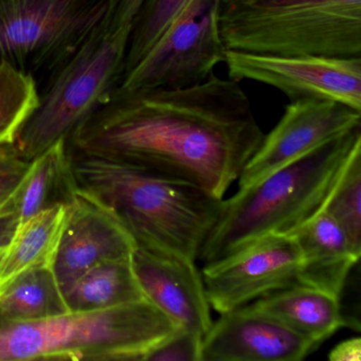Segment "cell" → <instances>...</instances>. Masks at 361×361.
Segmentation results:
<instances>
[{
  "label": "cell",
  "instance_id": "6da1fadb",
  "mask_svg": "<svg viewBox=\"0 0 361 361\" xmlns=\"http://www.w3.org/2000/svg\"><path fill=\"white\" fill-rule=\"evenodd\" d=\"M264 136L240 82L212 73L189 87H118L67 142L78 155L185 181L224 200Z\"/></svg>",
  "mask_w": 361,
  "mask_h": 361
},
{
  "label": "cell",
  "instance_id": "7a4b0ae2",
  "mask_svg": "<svg viewBox=\"0 0 361 361\" xmlns=\"http://www.w3.org/2000/svg\"><path fill=\"white\" fill-rule=\"evenodd\" d=\"M71 175L73 189L113 213L138 248L185 261H197L223 204L192 183L71 151Z\"/></svg>",
  "mask_w": 361,
  "mask_h": 361
},
{
  "label": "cell",
  "instance_id": "3957f363",
  "mask_svg": "<svg viewBox=\"0 0 361 361\" xmlns=\"http://www.w3.org/2000/svg\"><path fill=\"white\" fill-rule=\"evenodd\" d=\"M359 142L361 128L321 145L223 200L221 213L198 259L204 265L216 263L266 236L293 233L320 212Z\"/></svg>",
  "mask_w": 361,
  "mask_h": 361
},
{
  "label": "cell",
  "instance_id": "277c9868",
  "mask_svg": "<svg viewBox=\"0 0 361 361\" xmlns=\"http://www.w3.org/2000/svg\"><path fill=\"white\" fill-rule=\"evenodd\" d=\"M179 329L147 299L67 310L39 320L0 319V361L135 360Z\"/></svg>",
  "mask_w": 361,
  "mask_h": 361
},
{
  "label": "cell",
  "instance_id": "5b68a950",
  "mask_svg": "<svg viewBox=\"0 0 361 361\" xmlns=\"http://www.w3.org/2000/svg\"><path fill=\"white\" fill-rule=\"evenodd\" d=\"M226 50L361 58V0H219Z\"/></svg>",
  "mask_w": 361,
  "mask_h": 361
},
{
  "label": "cell",
  "instance_id": "8992f818",
  "mask_svg": "<svg viewBox=\"0 0 361 361\" xmlns=\"http://www.w3.org/2000/svg\"><path fill=\"white\" fill-rule=\"evenodd\" d=\"M132 24L98 29L48 78L35 113L20 130L16 147L35 159L106 104L123 75Z\"/></svg>",
  "mask_w": 361,
  "mask_h": 361
},
{
  "label": "cell",
  "instance_id": "52a82bcc",
  "mask_svg": "<svg viewBox=\"0 0 361 361\" xmlns=\"http://www.w3.org/2000/svg\"><path fill=\"white\" fill-rule=\"evenodd\" d=\"M116 0H0V62L48 78L109 20Z\"/></svg>",
  "mask_w": 361,
  "mask_h": 361
},
{
  "label": "cell",
  "instance_id": "ba28073f",
  "mask_svg": "<svg viewBox=\"0 0 361 361\" xmlns=\"http://www.w3.org/2000/svg\"><path fill=\"white\" fill-rule=\"evenodd\" d=\"M219 0H190L118 87L183 88L206 81L225 62L219 29Z\"/></svg>",
  "mask_w": 361,
  "mask_h": 361
},
{
  "label": "cell",
  "instance_id": "9c48e42d",
  "mask_svg": "<svg viewBox=\"0 0 361 361\" xmlns=\"http://www.w3.org/2000/svg\"><path fill=\"white\" fill-rule=\"evenodd\" d=\"M230 79L259 82L278 88L291 100L337 101L361 111V58L284 56L226 51Z\"/></svg>",
  "mask_w": 361,
  "mask_h": 361
},
{
  "label": "cell",
  "instance_id": "30bf717a",
  "mask_svg": "<svg viewBox=\"0 0 361 361\" xmlns=\"http://www.w3.org/2000/svg\"><path fill=\"white\" fill-rule=\"evenodd\" d=\"M300 264L295 238L274 234L221 261L204 265L202 280L211 308L223 314L271 291L300 284Z\"/></svg>",
  "mask_w": 361,
  "mask_h": 361
},
{
  "label": "cell",
  "instance_id": "8fae6325",
  "mask_svg": "<svg viewBox=\"0 0 361 361\" xmlns=\"http://www.w3.org/2000/svg\"><path fill=\"white\" fill-rule=\"evenodd\" d=\"M357 128H361V111L348 105L327 99L291 100L240 173L238 189Z\"/></svg>",
  "mask_w": 361,
  "mask_h": 361
},
{
  "label": "cell",
  "instance_id": "7c38bea8",
  "mask_svg": "<svg viewBox=\"0 0 361 361\" xmlns=\"http://www.w3.org/2000/svg\"><path fill=\"white\" fill-rule=\"evenodd\" d=\"M219 314L202 338L200 361H300L317 350L251 303Z\"/></svg>",
  "mask_w": 361,
  "mask_h": 361
},
{
  "label": "cell",
  "instance_id": "4fadbf2b",
  "mask_svg": "<svg viewBox=\"0 0 361 361\" xmlns=\"http://www.w3.org/2000/svg\"><path fill=\"white\" fill-rule=\"evenodd\" d=\"M68 219L54 259L62 289L101 262L128 259L137 248L134 238L106 208L73 188Z\"/></svg>",
  "mask_w": 361,
  "mask_h": 361
},
{
  "label": "cell",
  "instance_id": "5bb4252c",
  "mask_svg": "<svg viewBox=\"0 0 361 361\" xmlns=\"http://www.w3.org/2000/svg\"><path fill=\"white\" fill-rule=\"evenodd\" d=\"M132 265L145 299L180 329L204 338L213 320L202 270L196 262L156 255L137 247Z\"/></svg>",
  "mask_w": 361,
  "mask_h": 361
},
{
  "label": "cell",
  "instance_id": "9a60e30c",
  "mask_svg": "<svg viewBox=\"0 0 361 361\" xmlns=\"http://www.w3.org/2000/svg\"><path fill=\"white\" fill-rule=\"evenodd\" d=\"M301 257L300 284L341 300L350 271L359 257L339 226L320 211L289 234Z\"/></svg>",
  "mask_w": 361,
  "mask_h": 361
},
{
  "label": "cell",
  "instance_id": "2e32d148",
  "mask_svg": "<svg viewBox=\"0 0 361 361\" xmlns=\"http://www.w3.org/2000/svg\"><path fill=\"white\" fill-rule=\"evenodd\" d=\"M251 304L312 342L317 348L345 326L340 299L307 285L271 291Z\"/></svg>",
  "mask_w": 361,
  "mask_h": 361
},
{
  "label": "cell",
  "instance_id": "e0dca14e",
  "mask_svg": "<svg viewBox=\"0 0 361 361\" xmlns=\"http://www.w3.org/2000/svg\"><path fill=\"white\" fill-rule=\"evenodd\" d=\"M71 151L67 138L54 143L31 160L24 178L0 213V219L16 226L56 202H67L73 194Z\"/></svg>",
  "mask_w": 361,
  "mask_h": 361
},
{
  "label": "cell",
  "instance_id": "ac0fdd59",
  "mask_svg": "<svg viewBox=\"0 0 361 361\" xmlns=\"http://www.w3.org/2000/svg\"><path fill=\"white\" fill-rule=\"evenodd\" d=\"M68 211V202H56L16 226L0 261V293L25 272L54 268Z\"/></svg>",
  "mask_w": 361,
  "mask_h": 361
},
{
  "label": "cell",
  "instance_id": "d6986e66",
  "mask_svg": "<svg viewBox=\"0 0 361 361\" xmlns=\"http://www.w3.org/2000/svg\"><path fill=\"white\" fill-rule=\"evenodd\" d=\"M63 293L69 310H102L145 300L132 257L92 266L65 287Z\"/></svg>",
  "mask_w": 361,
  "mask_h": 361
},
{
  "label": "cell",
  "instance_id": "ffe728a7",
  "mask_svg": "<svg viewBox=\"0 0 361 361\" xmlns=\"http://www.w3.org/2000/svg\"><path fill=\"white\" fill-rule=\"evenodd\" d=\"M54 268L25 272L0 293V319L31 321L67 312Z\"/></svg>",
  "mask_w": 361,
  "mask_h": 361
},
{
  "label": "cell",
  "instance_id": "44dd1931",
  "mask_svg": "<svg viewBox=\"0 0 361 361\" xmlns=\"http://www.w3.org/2000/svg\"><path fill=\"white\" fill-rule=\"evenodd\" d=\"M39 103L37 79L8 63L0 62V147L16 145L20 130Z\"/></svg>",
  "mask_w": 361,
  "mask_h": 361
},
{
  "label": "cell",
  "instance_id": "7402d4cb",
  "mask_svg": "<svg viewBox=\"0 0 361 361\" xmlns=\"http://www.w3.org/2000/svg\"><path fill=\"white\" fill-rule=\"evenodd\" d=\"M345 234L353 250L361 255V142L348 156L321 210Z\"/></svg>",
  "mask_w": 361,
  "mask_h": 361
},
{
  "label": "cell",
  "instance_id": "603a6c76",
  "mask_svg": "<svg viewBox=\"0 0 361 361\" xmlns=\"http://www.w3.org/2000/svg\"><path fill=\"white\" fill-rule=\"evenodd\" d=\"M189 1L145 0L132 23L122 77L138 64Z\"/></svg>",
  "mask_w": 361,
  "mask_h": 361
},
{
  "label": "cell",
  "instance_id": "cb8c5ba5",
  "mask_svg": "<svg viewBox=\"0 0 361 361\" xmlns=\"http://www.w3.org/2000/svg\"><path fill=\"white\" fill-rule=\"evenodd\" d=\"M202 341L200 336L179 327L156 345L145 361H200Z\"/></svg>",
  "mask_w": 361,
  "mask_h": 361
},
{
  "label": "cell",
  "instance_id": "d4e9b609",
  "mask_svg": "<svg viewBox=\"0 0 361 361\" xmlns=\"http://www.w3.org/2000/svg\"><path fill=\"white\" fill-rule=\"evenodd\" d=\"M31 160L20 155L16 145L0 147V213L26 175Z\"/></svg>",
  "mask_w": 361,
  "mask_h": 361
},
{
  "label": "cell",
  "instance_id": "484cf974",
  "mask_svg": "<svg viewBox=\"0 0 361 361\" xmlns=\"http://www.w3.org/2000/svg\"><path fill=\"white\" fill-rule=\"evenodd\" d=\"M145 1V0H116L115 7L109 16V24L111 27L132 24Z\"/></svg>",
  "mask_w": 361,
  "mask_h": 361
},
{
  "label": "cell",
  "instance_id": "4316f807",
  "mask_svg": "<svg viewBox=\"0 0 361 361\" xmlns=\"http://www.w3.org/2000/svg\"><path fill=\"white\" fill-rule=\"evenodd\" d=\"M329 359L331 361H360V337L350 338L338 343L329 352Z\"/></svg>",
  "mask_w": 361,
  "mask_h": 361
},
{
  "label": "cell",
  "instance_id": "83f0119b",
  "mask_svg": "<svg viewBox=\"0 0 361 361\" xmlns=\"http://www.w3.org/2000/svg\"><path fill=\"white\" fill-rule=\"evenodd\" d=\"M6 246H7V245H0V261L3 259L4 253H5L6 251Z\"/></svg>",
  "mask_w": 361,
  "mask_h": 361
}]
</instances>
